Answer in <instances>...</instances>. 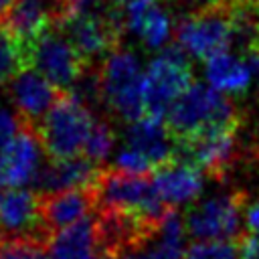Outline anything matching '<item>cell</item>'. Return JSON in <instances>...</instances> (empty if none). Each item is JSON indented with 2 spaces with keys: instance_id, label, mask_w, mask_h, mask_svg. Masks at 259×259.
<instances>
[{
  "instance_id": "7",
  "label": "cell",
  "mask_w": 259,
  "mask_h": 259,
  "mask_svg": "<svg viewBox=\"0 0 259 259\" xmlns=\"http://www.w3.org/2000/svg\"><path fill=\"white\" fill-rule=\"evenodd\" d=\"M243 192H217L190 206L184 225L196 241H241L245 239Z\"/></svg>"
},
{
  "instance_id": "25",
  "label": "cell",
  "mask_w": 259,
  "mask_h": 259,
  "mask_svg": "<svg viewBox=\"0 0 259 259\" xmlns=\"http://www.w3.org/2000/svg\"><path fill=\"white\" fill-rule=\"evenodd\" d=\"M245 233L249 237H259V200L245 208Z\"/></svg>"
},
{
  "instance_id": "15",
  "label": "cell",
  "mask_w": 259,
  "mask_h": 259,
  "mask_svg": "<svg viewBox=\"0 0 259 259\" xmlns=\"http://www.w3.org/2000/svg\"><path fill=\"white\" fill-rule=\"evenodd\" d=\"M123 148L136 152L152 168V174L178 156V144L164 119L144 115L127 123L123 134Z\"/></svg>"
},
{
  "instance_id": "22",
  "label": "cell",
  "mask_w": 259,
  "mask_h": 259,
  "mask_svg": "<svg viewBox=\"0 0 259 259\" xmlns=\"http://www.w3.org/2000/svg\"><path fill=\"white\" fill-rule=\"evenodd\" d=\"M113 144H115V134H113V127L105 121V119H97L89 140H87V146H85V152L83 156L95 164H103L107 160V156L111 154L113 150Z\"/></svg>"
},
{
  "instance_id": "13",
  "label": "cell",
  "mask_w": 259,
  "mask_h": 259,
  "mask_svg": "<svg viewBox=\"0 0 259 259\" xmlns=\"http://www.w3.org/2000/svg\"><path fill=\"white\" fill-rule=\"evenodd\" d=\"M8 95L22 123L36 130L63 93L40 73L26 67L8 83Z\"/></svg>"
},
{
  "instance_id": "10",
  "label": "cell",
  "mask_w": 259,
  "mask_h": 259,
  "mask_svg": "<svg viewBox=\"0 0 259 259\" xmlns=\"http://www.w3.org/2000/svg\"><path fill=\"white\" fill-rule=\"evenodd\" d=\"M237 130L212 127L178 144V156L210 178H225L237 160Z\"/></svg>"
},
{
  "instance_id": "21",
  "label": "cell",
  "mask_w": 259,
  "mask_h": 259,
  "mask_svg": "<svg viewBox=\"0 0 259 259\" xmlns=\"http://www.w3.org/2000/svg\"><path fill=\"white\" fill-rule=\"evenodd\" d=\"M184 259H247L241 241H196L188 247Z\"/></svg>"
},
{
  "instance_id": "8",
  "label": "cell",
  "mask_w": 259,
  "mask_h": 259,
  "mask_svg": "<svg viewBox=\"0 0 259 259\" xmlns=\"http://www.w3.org/2000/svg\"><path fill=\"white\" fill-rule=\"evenodd\" d=\"M174 38L178 49L200 61H208L225 51H231L235 42L231 4L182 16L176 22Z\"/></svg>"
},
{
  "instance_id": "11",
  "label": "cell",
  "mask_w": 259,
  "mask_h": 259,
  "mask_svg": "<svg viewBox=\"0 0 259 259\" xmlns=\"http://www.w3.org/2000/svg\"><path fill=\"white\" fill-rule=\"evenodd\" d=\"M16 239L51 241L40 221V194L26 188H0V241Z\"/></svg>"
},
{
  "instance_id": "12",
  "label": "cell",
  "mask_w": 259,
  "mask_h": 259,
  "mask_svg": "<svg viewBox=\"0 0 259 259\" xmlns=\"http://www.w3.org/2000/svg\"><path fill=\"white\" fill-rule=\"evenodd\" d=\"M45 148L36 130L22 125L20 134L0 152V188H24L36 182Z\"/></svg>"
},
{
  "instance_id": "18",
  "label": "cell",
  "mask_w": 259,
  "mask_h": 259,
  "mask_svg": "<svg viewBox=\"0 0 259 259\" xmlns=\"http://www.w3.org/2000/svg\"><path fill=\"white\" fill-rule=\"evenodd\" d=\"M152 182L160 200L174 210L176 206L192 202L200 196L204 174L190 162L176 156L172 162L164 164L152 174Z\"/></svg>"
},
{
  "instance_id": "3",
  "label": "cell",
  "mask_w": 259,
  "mask_h": 259,
  "mask_svg": "<svg viewBox=\"0 0 259 259\" xmlns=\"http://www.w3.org/2000/svg\"><path fill=\"white\" fill-rule=\"evenodd\" d=\"M95 123L97 119L91 107L69 91L59 97L55 107L36 127V134L51 160H67L83 156Z\"/></svg>"
},
{
  "instance_id": "24",
  "label": "cell",
  "mask_w": 259,
  "mask_h": 259,
  "mask_svg": "<svg viewBox=\"0 0 259 259\" xmlns=\"http://www.w3.org/2000/svg\"><path fill=\"white\" fill-rule=\"evenodd\" d=\"M22 119L18 117L16 111L8 109V107H0V152L20 134L22 130Z\"/></svg>"
},
{
  "instance_id": "29",
  "label": "cell",
  "mask_w": 259,
  "mask_h": 259,
  "mask_svg": "<svg viewBox=\"0 0 259 259\" xmlns=\"http://www.w3.org/2000/svg\"><path fill=\"white\" fill-rule=\"evenodd\" d=\"M111 2H115V4H121V2H127V0H111Z\"/></svg>"
},
{
  "instance_id": "23",
  "label": "cell",
  "mask_w": 259,
  "mask_h": 259,
  "mask_svg": "<svg viewBox=\"0 0 259 259\" xmlns=\"http://www.w3.org/2000/svg\"><path fill=\"white\" fill-rule=\"evenodd\" d=\"M0 259H51L49 243L36 239L0 241Z\"/></svg>"
},
{
  "instance_id": "2",
  "label": "cell",
  "mask_w": 259,
  "mask_h": 259,
  "mask_svg": "<svg viewBox=\"0 0 259 259\" xmlns=\"http://www.w3.org/2000/svg\"><path fill=\"white\" fill-rule=\"evenodd\" d=\"M166 125L176 144L212 127H239L235 103L204 83H192L166 113Z\"/></svg>"
},
{
  "instance_id": "19",
  "label": "cell",
  "mask_w": 259,
  "mask_h": 259,
  "mask_svg": "<svg viewBox=\"0 0 259 259\" xmlns=\"http://www.w3.org/2000/svg\"><path fill=\"white\" fill-rule=\"evenodd\" d=\"M206 81L219 93H233L239 95L253 85L251 71L243 55L225 51L206 61Z\"/></svg>"
},
{
  "instance_id": "17",
  "label": "cell",
  "mask_w": 259,
  "mask_h": 259,
  "mask_svg": "<svg viewBox=\"0 0 259 259\" xmlns=\"http://www.w3.org/2000/svg\"><path fill=\"white\" fill-rule=\"evenodd\" d=\"M103 170H105L103 166L87 160L85 156L67 158V160H51L40 168L34 186L38 194L95 188Z\"/></svg>"
},
{
  "instance_id": "1",
  "label": "cell",
  "mask_w": 259,
  "mask_h": 259,
  "mask_svg": "<svg viewBox=\"0 0 259 259\" xmlns=\"http://www.w3.org/2000/svg\"><path fill=\"white\" fill-rule=\"evenodd\" d=\"M97 208L117 212L150 227H160L170 208L156 194L152 176L130 174L117 168H105L97 186Z\"/></svg>"
},
{
  "instance_id": "26",
  "label": "cell",
  "mask_w": 259,
  "mask_h": 259,
  "mask_svg": "<svg viewBox=\"0 0 259 259\" xmlns=\"http://www.w3.org/2000/svg\"><path fill=\"white\" fill-rule=\"evenodd\" d=\"M57 2H59L61 10H63V14H65V20L89 4V0H57Z\"/></svg>"
},
{
  "instance_id": "9",
  "label": "cell",
  "mask_w": 259,
  "mask_h": 259,
  "mask_svg": "<svg viewBox=\"0 0 259 259\" xmlns=\"http://www.w3.org/2000/svg\"><path fill=\"white\" fill-rule=\"evenodd\" d=\"M28 67L40 73L61 93L73 91L89 69L61 26H53L30 47Z\"/></svg>"
},
{
  "instance_id": "5",
  "label": "cell",
  "mask_w": 259,
  "mask_h": 259,
  "mask_svg": "<svg viewBox=\"0 0 259 259\" xmlns=\"http://www.w3.org/2000/svg\"><path fill=\"white\" fill-rule=\"evenodd\" d=\"M121 28V12L105 6H93L91 2L61 24V30L73 42L89 69H97L115 49H119Z\"/></svg>"
},
{
  "instance_id": "4",
  "label": "cell",
  "mask_w": 259,
  "mask_h": 259,
  "mask_svg": "<svg viewBox=\"0 0 259 259\" xmlns=\"http://www.w3.org/2000/svg\"><path fill=\"white\" fill-rule=\"evenodd\" d=\"M101 103L107 109L132 123L146 115L144 105V71L136 53L127 49H115L99 67H97Z\"/></svg>"
},
{
  "instance_id": "28",
  "label": "cell",
  "mask_w": 259,
  "mask_h": 259,
  "mask_svg": "<svg viewBox=\"0 0 259 259\" xmlns=\"http://www.w3.org/2000/svg\"><path fill=\"white\" fill-rule=\"evenodd\" d=\"M247 2H249V4H251V6H255V8H257V10H259V0H247Z\"/></svg>"
},
{
  "instance_id": "16",
  "label": "cell",
  "mask_w": 259,
  "mask_h": 259,
  "mask_svg": "<svg viewBox=\"0 0 259 259\" xmlns=\"http://www.w3.org/2000/svg\"><path fill=\"white\" fill-rule=\"evenodd\" d=\"M97 210L95 188L40 194V221L49 237L85 221Z\"/></svg>"
},
{
  "instance_id": "6",
  "label": "cell",
  "mask_w": 259,
  "mask_h": 259,
  "mask_svg": "<svg viewBox=\"0 0 259 259\" xmlns=\"http://www.w3.org/2000/svg\"><path fill=\"white\" fill-rule=\"evenodd\" d=\"M188 55L178 47L162 49L144 71L146 115L166 119L176 99L194 83Z\"/></svg>"
},
{
  "instance_id": "27",
  "label": "cell",
  "mask_w": 259,
  "mask_h": 259,
  "mask_svg": "<svg viewBox=\"0 0 259 259\" xmlns=\"http://www.w3.org/2000/svg\"><path fill=\"white\" fill-rule=\"evenodd\" d=\"M16 0H0V24H4L6 16L10 14V10L14 8Z\"/></svg>"
},
{
  "instance_id": "20",
  "label": "cell",
  "mask_w": 259,
  "mask_h": 259,
  "mask_svg": "<svg viewBox=\"0 0 259 259\" xmlns=\"http://www.w3.org/2000/svg\"><path fill=\"white\" fill-rule=\"evenodd\" d=\"M28 67V59L14 34L0 24V85H8L20 71Z\"/></svg>"
},
{
  "instance_id": "14",
  "label": "cell",
  "mask_w": 259,
  "mask_h": 259,
  "mask_svg": "<svg viewBox=\"0 0 259 259\" xmlns=\"http://www.w3.org/2000/svg\"><path fill=\"white\" fill-rule=\"evenodd\" d=\"M49 253L51 259H121L103 237L97 212L53 235Z\"/></svg>"
}]
</instances>
